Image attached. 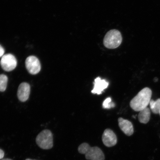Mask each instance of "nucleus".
<instances>
[{"label":"nucleus","mask_w":160,"mask_h":160,"mask_svg":"<svg viewBox=\"0 0 160 160\" xmlns=\"http://www.w3.org/2000/svg\"><path fill=\"white\" fill-rule=\"evenodd\" d=\"M104 145L108 147L114 146L117 143V138L112 130L107 129L105 130L102 136Z\"/></svg>","instance_id":"obj_7"},{"label":"nucleus","mask_w":160,"mask_h":160,"mask_svg":"<svg viewBox=\"0 0 160 160\" xmlns=\"http://www.w3.org/2000/svg\"><path fill=\"white\" fill-rule=\"evenodd\" d=\"M152 95L151 90L149 88H144L131 100L130 107L134 111H141L147 107L151 99Z\"/></svg>","instance_id":"obj_1"},{"label":"nucleus","mask_w":160,"mask_h":160,"mask_svg":"<svg viewBox=\"0 0 160 160\" xmlns=\"http://www.w3.org/2000/svg\"><path fill=\"white\" fill-rule=\"evenodd\" d=\"M119 126L121 131L128 136H131L134 132V128L132 123L131 122L122 118L118 119Z\"/></svg>","instance_id":"obj_8"},{"label":"nucleus","mask_w":160,"mask_h":160,"mask_svg":"<svg viewBox=\"0 0 160 160\" xmlns=\"http://www.w3.org/2000/svg\"><path fill=\"white\" fill-rule=\"evenodd\" d=\"M25 160H32L30 159H26Z\"/></svg>","instance_id":"obj_19"},{"label":"nucleus","mask_w":160,"mask_h":160,"mask_svg":"<svg viewBox=\"0 0 160 160\" xmlns=\"http://www.w3.org/2000/svg\"><path fill=\"white\" fill-rule=\"evenodd\" d=\"M102 106L103 108L110 109L111 108L115 107L114 103L112 102V99L111 98H108L103 101Z\"/></svg>","instance_id":"obj_14"},{"label":"nucleus","mask_w":160,"mask_h":160,"mask_svg":"<svg viewBox=\"0 0 160 160\" xmlns=\"http://www.w3.org/2000/svg\"><path fill=\"white\" fill-rule=\"evenodd\" d=\"M158 81V79L157 78H155L154 79V81L155 82H157Z\"/></svg>","instance_id":"obj_17"},{"label":"nucleus","mask_w":160,"mask_h":160,"mask_svg":"<svg viewBox=\"0 0 160 160\" xmlns=\"http://www.w3.org/2000/svg\"><path fill=\"white\" fill-rule=\"evenodd\" d=\"M151 113L148 108H146L145 109L139 112L138 118L140 123L147 124L151 118Z\"/></svg>","instance_id":"obj_11"},{"label":"nucleus","mask_w":160,"mask_h":160,"mask_svg":"<svg viewBox=\"0 0 160 160\" xmlns=\"http://www.w3.org/2000/svg\"><path fill=\"white\" fill-rule=\"evenodd\" d=\"M122 41L121 32L117 30H111L106 34L104 38L103 44L108 48L113 49L118 47Z\"/></svg>","instance_id":"obj_3"},{"label":"nucleus","mask_w":160,"mask_h":160,"mask_svg":"<svg viewBox=\"0 0 160 160\" xmlns=\"http://www.w3.org/2000/svg\"><path fill=\"white\" fill-rule=\"evenodd\" d=\"M4 154V152L2 150L0 149V159L3 158Z\"/></svg>","instance_id":"obj_16"},{"label":"nucleus","mask_w":160,"mask_h":160,"mask_svg":"<svg viewBox=\"0 0 160 160\" xmlns=\"http://www.w3.org/2000/svg\"><path fill=\"white\" fill-rule=\"evenodd\" d=\"M150 108L153 113L158 114L160 111V98L156 101L151 99L150 103Z\"/></svg>","instance_id":"obj_12"},{"label":"nucleus","mask_w":160,"mask_h":160,"mask_svg":"<svg viewBox=\"0 0 160 160\" xmlns=\"http://www.w3.org/2000/svg\"><path fill=\"white\" fill-rule=\"evenodd\" d=\"M159 115H160V112H159Z\"/></svg>","instance_id":"obj_20"},{"label":"nucleus","mask_w":160,"mask_h":160,"mask_svg":"<svg viewBox=\"0 0 160 160\" xmlns=\"http://www.w3.org/2000/svg\"><path fill=\"white\" fill-rule=\"evenodd\" d=\"M1 67L4 71L9 72L14 69L17 65L15 57L11 54L3 55L0 62Z\"/></svg>","instance_id":"obj_5"},{"label":"nucleus","mask_w":160,"mask_h":160,"mask_svg":"<svg viewBox=\"0 0 160 160\" xmlns=\"http://www.w3.org/2000/svg\"><path fill=\"white\" fill-rule=\"evenodd\" d=\"M78 151L79 153L85 155L87 160H105L104 155L101 149L97 147H91L88 143H82L79 146Z\"/></svg>","instance_id":"obj_2"},{"label":"nucleus","mask_w":160,"mask_h":160,"mask_svg":"<svg viewBox=\"0 0 160 160\" xmlns=\"http://www.w3.org/2000/svg\"><path fill=\"white\" fill-rule=\"evenodd\" d=\"M38 146L43 149H49L53 147V137L51 132L49 130L42 131L36 138Z\"/></svg>","instance_id":"obj_4"},{"label":"nucleus","mask_w":160,"mask_h":160,"mask_svg":"<svg viewBox=\"0 0 160 160\" xmlns=\"http://www.w3.org/2000/svg\"><path fill=\"white\" fill-rule=\"evenodd\" d=\"M26 67L32 75L37 74L41 71V65L39 60L33 56L28 57L25 61Z\"/></svg>","instance_id":"obj_6"},{"label":"nucleus","mask_w":160,"mask_h":160,"mask_svg":"<svg viewBox=\"0 0 160 160\" xmlns=\"http://www.w3.org/2000/svg\"><path fill=\"white\" fill-rule=\"evenodd\" d=\"M30 93V86L28 83H22L20 85L17 92L18 98L20 101L24 102L28 99Z\"/></svg>","instance_id":"obj_9"},{"label":"nucleus","mask_w":160,"mask_h":160,"mask_svg":"<svg viewBox=\"0 0 160 160\" xmlns=\"http://www.w3.org/2000/svg\"><path fill=\"white\" fill-rule=\"evenodd\" d=\"M8 78L7 76L2 74L0 75V91L4 92L7 88Z\"/></svg>","instance_id":"obj_13"},{"label":"nucleus","mask_w":160,"mask_h":160,"mask_svg":"<svg viewBox=\"0 0 160 160\" xmlns=\"http://www.w3.org/2000/svg\"><path fill=\"white\" fill-rule=\"evenodd\" d=\"M5 53V50L0 45V58L2 57Z\"/></svg>","instance_id":"obj_15"},{"label":"nucleus","mask_w":160,"mask_h":160,"mask_svg":"<svg viewBox=\"0 0 160 160\" xmlns=\"http://www.w3.org/2000/svg\"><path fill=\"white\" fill-rule=\"evenodd\" d=\"M109 85L108 82L106 80L102 79L100 77H97L95 79L94 87L92 91V93L98 95L101 94L104 90L108 87Z\"/></svg>","instance_id":"obj_10"},{"label":"nucleus","mask_w":160,"mask_h":160,"mask_svg":"<svg viewBox=\"0 0 160 160\" xmlns=\"http://www.w3.org/2000/svg\"><path fill=\"white\" fill-rule=\"evenodd\" d=\"M1 160H12L8 158H6V159H2Z\"/></svg>","instance_id":"obj_18"}]
</instances>
